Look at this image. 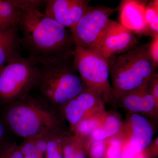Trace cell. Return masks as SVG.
<instances>
[{
    "mask_svg": "<svg viewBox=\"0 0 158 158\" xmlns=\"http://www.w3.org/2000/svg\"><path fill=\"white\" fill-rule=\"evenodd\" d=\"M73 62L86 88L93 91L104 102L114 100L107 61L93 48L75 46Z\"/></svg>",
    "mask_w": 158,
    "mask_h": 158,
    "instance_id": "6",
    "label": "cell"
},
{
    "mask_svg": "<svg viewBox=\"0 0 158 158\" xmlns=\"http://www.w3.org/2000/svg\"><path fill=\"white\" fill-rule=\"evenodd\" d=\"M0 158H24L19 147L13 141H4L0 143Z\"/></svg>",
    "mask_w": 158,
    "mask_h": 158,
    "instance_id": "19",
    "label": "cell"
},
{
    "mask_svg": "<svg viewBox=\"0 0 158 158\" xmlns=\"http://www.w3.org/2000/svg\"><path fill=\"white\" fill-rule=\"evenodd\" d=\"M6 106L4 116L6 124L24 140L46 135L62 128L57 110L40 95L29 94Z\"/></svg>",
    "mask_w": 158,
    "mask_h": 158,
    "instance_id": "2",
    "label": "cell"
},
{
    "mask_svg": "<svg viewBox=\"0 0 158 158\" xmlns=\"http://www.w3.org/2000/svg\"><path fill=\"white\" fill-rule=\"evenodd\" d=\"M137 44L134 34L119 23L110 19L93 49L108 60L127 52Z\"/></svg>",
    "mask_w": 158,
    "mask_h": 158,
    "instance_id": "8",
    "label": "cell"
},
{
    "mask_svg": "<svg viewBox=\"0 0 158 158\" xmlns=\"http://www.w3.org/2000/svg\"><path fill=\"white\" fill-rule=\"evenodd\" d=\"M152 41L148 44V50L152 59L156 66L158 65V34L152 36Z\"/></svg>",
    "mask_w": 158,
    "mask_h": 158,
    "instance_id": "23",
    "label": "cell"
},
{
    "mask_svg": "<svg viewBox=\"0 0 158 158\" xmlns=\"http://www.w3.org/2000/svg\"><path fill=\"white\" fill-rule=\"evenodd\" d=\"M90 2L89 0H49L44 14L70 30L85 15Z\"/></svg>",
    "mask_w": 158,
    "mask_h": 158,
    "instance_id": "9",
    "label": "cell"
},
{
    "mask_svg": "<svg viewBox=\"0 0 158 158\" xmlns=\"http://www.w3.org/2000/svg\"><path fill=\"white\" fill-rule=\"evenodd\" d=\"M106 113L103 108L82 119L73 129L74 132V135L83 140L89 136H91L94 131L101 123Z\"/></svg>",
    "mask_w": 158,
    "mask_h": 158,
    "instance_id": "16",
    "label": "cell"
},
{
    "mask_svg": "<svg viewBox=\"0 0 158 158\" xmlns=\"http://www.w3.org/2000/svg\"><path fill=\"white\" fill-rule=\"evenodd\" d=\"M39 78L36 88L49 104L57 110L86 89L75 68L73 56L37 60Z\"/></svg>",
    "mask_w": 158,
    "mask_h": 158,
    "instance_id": "3",
    "label": "cell"
},
{
    "mask_svg": "<svg viewBox=\"0 0 158 158\" xmlns=\"http://www.w3.org/2000/svg\"><path fill=\"white\" fill-rule=\"evenodd\" d=\"M138 153L132 148L127 141L123 143L121 158H134Z\"/></svg>",
    "mask_w": 158,
    "mask_h": 158,
    "instance_id": "24",
    "label": "cell"
},
{
    "mask_svg": "<svg viewBox=\"0 0 158 158\" xmlns=\"http://www.w3.org/2000/svg\"><path fill=\"white\" fill-rule=\"evenodd\" d=\"M18 27L22 47L30 56L37 60L73 56L75 44L70 31L37 8L26 10Z\"/></svg>",
    "mask_w": 158,
    "mask_h": 158,
    "instance_id": "1",
    "label": "cell"
},
{
    "mask_svg": "<svg viewBox=\"0 0 158 158\" xmlns=\"http://www.w3.org/2000/svg\"><path fill=\"white\" fill-rule=\"evenodd\" d=\"M107 155L108 158H121L123 142L121 138L113 137L110 140Z\"/></svg>",
    "mask_w": 158,
    "mask_h": 158,
    "instance_id": "20",
    "label": "cell"
},
{
    "mask_svg": "<svg viewBox=\"0 0 158 158\" xmlns=\"http://www.w3.org/2000/svg\"></svg>",
    "mask_w": 158,
    "mask_h": 158,
    "instance_id": "28",
    "label": "cell"
},
{
    "mask_svg": "<svg viewBox=\"0 0 158 158\" xmlns=\"http://www.w3.org/2000/svg\"><path fill=\"white\" fill-rule=\"evenodd\" d=\"M24 158H41V156L37 152H34L23 156Z\"/></svg>",
    "mask_w": 158,
    "mask_h": 158,
    "instance_id": "26",
    "label": "cell"
},
{
    "mask_svg": "<svg viewBox=\"0 0 158 158\" xmlns=\"http://www.w3.org/2000/svg\"><path fill=\"white\" fill-rule=\"evenodd\" d=\"M63 128L53 131L47 136V158H63L62 152L66 138L69 135Z\"/></svg>",
    "mask_w": 158,
    "mask_h": 158,
    "instance_id": "17",
    "label": "cell"
},
{
    "mask_svg": "<svg viewBox=\"0 0 158 158\" xmlns=\"http://www.w3.org/2000/svg\"><path fill=\"white\" fill-rule=\"evenodd\" d=\"M131 133L127 141L137 153L141 152L152 141L153 131L149 121L143 116L133 113L130 118Z\"/></svg>",
    "mask_w": 158,
    "mask_h": 158,
    "instance_id": "13",
    "label": "cell"
},
{
    "mask_svg": "<svg viewBox=\"0 0 158 158\" xmlns=\"http://www.w3.org/2000/svg\"><path fill=\"white\" fill-rule=\"evenodd\" d=\"M118 9L106 6H89L79 22L69 30L75 46L93 48L110 20Z\"/></svg>",
    "mask_w": 158,
    "mask_h": 158,
    "instance_id": "7",
    "label": "cell"
},
{
    "mask_svg": "<svg viewBox=\"0 0 158 158\" xmlns=\"http://www.w3.org/2000/svg\"><path fill=\"white\" fill-rule=\"evenodd\" d=\"M144 18H145V21L147 25L148 28V26L150 24L156 21H158V1L157 0L151 1L146 5Z\"/></svg>",
    "mask_w": 158,
    "mask_h": 158,
    "instance_id": "21",
    "label": "cell"
},
{
    "mask_svg": "<svg viewBox=\"0 0 158 158\" xmlns=\"http://www.w3.org/2000/svg\"><path fill=\"white\" fill-rule=\"evenodd\" d=\"M83 140L73 135H69L63 148L64 158H86L83 149Z\"/></svg>",
    "mask_w": 158,
    "mask_h": 158,
    "instance_id": "18",
    "label": "cell"
},
{
    "mask_svg": "<svg viewBox=\"0 0 158 158\" xmlns=\"http://www.w3.org/2000/svg\"><path fill=\"white\" fill-rule=\"evenodd\" d=\"M140 153H138L134 158H144V157L142 156V155L140 154Z\"/></svg>",
    "mask_w": 158,
    "mask_h": 158,
    "instance_id": "27",
    "label": "cell"
},
{
    "mask_svg": "<svg viewBox=\"0 0 158 158\" xmlns=\"http://www.w3.org/2000/svg\"><path fill=\"white\" fill-rule=\"evenodd\" d=\"M6 130L4 126L1 122H0V143L5 141V135Z\"/></svg>",
    "mask_w": 158,
    "mask_h": 158,
    "instance_id": "25",
    "label": "cell"
},
{
    "mask_svg": "<svg viewBox=\"0 0 158 158\" xmlns=\"http://www.w3.org/2000/svg\"><path fill=\"white\" fill-rule=\"evenodd\" d=\"M149 43L137 45L107 60L115 100L147 84L156 68L148 50Z\"/></svg>",
    "mask_w": 158,
    "mask_h": 158,
    "instance_id": "4",
    "label": "cell"
},
{
    "mask_svg": "<svg viewBox=\"0 0 158 158\" xmlns=\"http://www.w3.org/2000/svg\"><path fill=\"white\" fill-rule=\"evenodd\" d=\"M146 5L144 1H123L118 7L120 11L119 23L133 34L149 35L144 18Z\"/></svg>",
    "mask_w": 158,
    "mask_h": 158,
    "instance_id": "11",
    "label": "cell"
},
{
    "mask_svg": "<svg viewBox=\"0 0 158 158\" xmlns=\"http://www.w3.org/2000/svg\"><path fill=\"white\" fill-rule=\"evenodd\" d=\"M106 140H93L90 146V152L93 158H102L104 155L106 147Z\"/></svg>",
    "mask_w": 158,
    "mask_h": 158,
    "instance_id": "22",
    "label": "cell"
},
{
    "mask_svg": "<svg viewBox=\"0 0 158 158\" xmlns=\"http://www.w3.org/2000/svg\"><path fill=\"white\" fill-rule=\"evenodd\" d=\"M39 78L38 61L30 56L7 63L0 69V105L6 106L27 96Z\"/></svg>",
    "mask_w": 158,
    "mask_h": 158,
    "instance_id": "5",
    "label": "cell"
},
{
    "mask_svg": "<svg viewBox=\"0 0 158 158\" xmlns=\"http://www.w3.org/2000/svg\"><path fill=\"white\" fill-rule=\"evenodd\" d=\"M149 82L123 94L116 100L120 101L123 106L133 113L149 114L156 111L158 105L151 92Z\"/></svg>",
    "mask_w": 158,
    "mask_h": 158,
    "instance_id": "12",
    "label": "cell"
},
{
    "mask_svg": "<svg viewBox=\"0 0 158 158\" xmlns=\"http://www.w3.org/2000/svg\"><path fill=\"white\" fill-rule=\"evenodd\" d=\"M104 103L97 94L86 88L59 110L73 130L85 117L104 108Z\"/></svg>",
    "mask_w": 158,
    "mask_h": 158,
    "instance_id": "10",
    "label": "cell"
},
{
    "mask_svg": "<svg viewBox=\"0 0 158 158\" xmlns=\"http://www.w3.org/2000/svg\"><path fill=\"white\" fill-rule=\"evenodd\" d=\"M121 128L122 123L118 115L106 113L101 123L91 136L94 141L106 140L116 135Z\"/></svg>",
    "mask_w": 158,
    "mask_h": 158,
    "instance_id": "15",
    "label": "cell"
},
{
    "mask_svg": "<svg viewBox=\"0 0 158 158\" xmlns=\"http://www.w3.org/2000/svg\"><path fill=\"white\" fill-rule=\"evenodd\" d=\"M21 37L18 25L0 31V69L21 58Z\"/></svg>",
    "mask_w": 158,
    "mask_h": 158,
    "instance_id": "14",
    "label": "cell"
}]
</instances>
